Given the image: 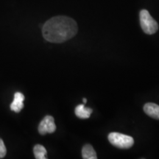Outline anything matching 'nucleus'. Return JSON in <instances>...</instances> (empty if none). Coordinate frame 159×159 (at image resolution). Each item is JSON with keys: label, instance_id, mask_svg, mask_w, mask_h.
<instances>
[{"label": "nucleus", "instance_id": "6", "mask_svg": "<svg viewBox=\"0 0 159 159\" xmlns=\"http://www.w3.org/2000/svg\"><path fill=\"white\" fill-rule=\"evenodd\" d=\"M145 114L155 119L159 120V105L152 102H148L144 105Z\"/></svg>", "mask_w": 159, "mask_h": 159}, {"label": "nucleus", "instance_id": "1", "mask_svg": "<svg viewBox=\"0 0 159 159\" xmlns=\"http://www.w3.org/2000/svg\"><path fill=\"white\" fill-rule=\"evenodd\" d=\"M78 31L76 21L71 18L58 16L49 19L43 26L42 34L51 43H63L73 38Z\"/></svg>", "mask_w": 159, "mask_h": 159}, {"label": "nucleus", "instance_id": "8", "mask_svg": "<svg viewBox=\"0 0 159 159\" xmlns=\"http://www.w3.org/2000/svg\"><path fill=\"white\" fill-rule=\"evenodd\" d=\"M82 156L84 159H97V153L91 144H85L82 149Z\"/></svg>", "mask_w": 159, "mask_h": 159}, {"label": "nucleus", "instance_id": "7", "mask_svg": "<svg viewBox=\"0 0 159 159\" xmlns=\"http://www.w3.org/2000/svg\"><path fill=\"white\" fill-rule=\"evenodd\" d=\"M93 110L90 108H85V104L78 105L75 108V115L80 119H85L90 117Z\"/></svg>", "mask_w": 159, "mask_h": 159}, {"label": "nucleus", "instance_id": "4", "mask_svg": "<svg viewBox=\"0 0 159 159\" xmlns=\"http://www.w3.org/2000/svg\"><path fill=\"white\" fill-rule=\"evenodd\" d=\"M56 130L55 119L52 116H46L39 125V132L41 135L52 134Z\"/></svg>", "mask_w": 159, "mask_h": 159}, {"label": "nucleus", "instance_id": "10", "mask_svg": "<svg viewBox=\"0 0 159 159\" xmlns=\"http://www.w3.org/2000/svg\"><path fill=\"white\" fill-rule=\"evenodd\" d=\"M6 153H7V150L5 145L2 139H0V158H3L6 156Z\"/></svg>", "mask_w": 159, "mask_h": 159}, {"label": "nucleus", "instance_id": "5", "mask_svg": "<svg viewBox=\"0 0 159 159\" xmlns=\"http://www.w3.org/2000/svg\"><path fill=\"white\" fill-rule=\"evenodd\" d=\"M24 101L25 96L21 92H16L14 94V99L13 102L11 104V111L16 113H19L24 108Z\"/></svg>", "mask_w": 159, "mask_h": 159}, {"label": "nucleus", "instance_id": "9", "mask_svg": "<svg viewBox=\"0 0 159 159\" xmlns=\"http://www.w3.org/2000/svg\"><path fill=\"white\" fill-rule=\"evenodd\" d=\"M33 153L36 159L47 158V150L41 144H36L33 148Z\"/></svg>", "mask_w": 159, "mask_h": 159}, {"label": "nucleus", "instance_id": "11", "mask_svg": "<svg viewBox=\"0 0 159 159\" xmlns=\"http://www.w3.org/2000/svg\"><path fill=\"white\" fill-rule=\"evenodd\" d=\"M83 102H84V104H85V103H86V102H87V99L85 98H83Z\"/></svg>", "mask_w": 159, "mask_h": 159}, {"label": "nucleus", "instance_id": "2", "mask_svg": "<svg viewBox=\"0 0 159 159\" xmlns=\"http://www.w3.org/2000/svg\"><path fill=\"white\" fill-rule=\"evenodd\" d=\"M140 25L142 30L146 34L152 35L158 30V25L147 10H142L139 13Z\"/></svg>", "mask_w": 159, "mask_h": 159}, {"label": "nucleus", "instance_id": "3", "mask_svg": "<svg viewBox=\"0 0 159 159\" xmlns=\"http://www.w3.org/2000/svg\"><path fill=\"white\" fill-rule=\"evenodd\" d=\"M108 140L113 146L119 149H129L134 144L133 137L120 133H111L108 135Z\"/></svg>", "mask_w": 159, "mask_h": 159}]
</instances>
